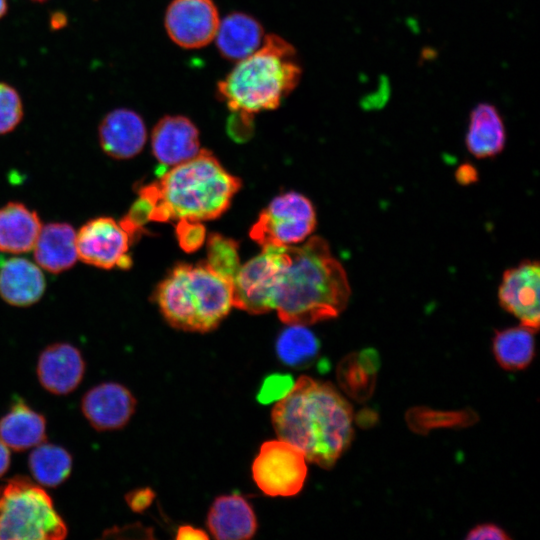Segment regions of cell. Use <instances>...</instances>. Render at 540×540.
Segmentation results:
<instances>
[{"instance_id":"cell-2","label":"cell","mask_w":540,"mask_h":540,"mask_svg":"<svg viewBox=\"0 0 540 540\" xmlns=\"http://www.w3.org/2000/svg\"><path fill=\"white\" fill-rule=\"evenodd\" d=\"M351 294L347 274L323 238L286 246L273 309L285 324L308 325L337 317Z\"/></svg>"},{"instance_id":"cell-38","label":"cell","mask_w":540,"mask_h":540,"mask_svg":"<svg viewBox=\"0 0 540 540\" xmlns=\"http://www.w3.org/2000/svg\"><path fill=\"white\" fill-rule=\"evenodd\" d=\"M8 11V1L0 0V19L3 18Z\"/></svg>"},{"instance_id":"cell-1","label":"cell","mask_w":540,"mask_h":540,"mask_svg":"<svg viewBox=\"0 0 540 540\" xmlns=\"http://www.w3.org/2000/svg\"><path fill=\"white\" fill-rule=\"evenodd\" d=\"M278 438L298 448L305 458L331 468L353 437L352 408L329 383L298 378L271 412Z\"/></svg>"},{"instance_id":"cell-10","label":"cell","mask_w":540,"mask_h":540,"mask_svg":"<svg viewBox=\"0 0 540 540\" xmlns=\"http://www.w3.org/2000/svg\"><path fill=\"white\" fill-rule=\"evenodd\" d=\"M132 239L119 222L111 217H96L87 221L76 233L78 258L84 263L111 269H127L132 265L128 255Z\"/></svg>"},{"instance_id":"cell-20","label":"cell","mask_w":540,"mask_h":540,"mask_svg":"<svg viewBox=\"0 0 540 540\" xmlns=\"http://www.w3.org/2000/svg\"><path fill=\"white\" fill-rule=\"evenodd\" d=\"M34 258L51 273L70 269L78 259L74 228L62 222L42 226L34 245Z\"/></svg>"},{"instance_id":"cell-36","label":"cell","mask_w":540,"mask_h":540,"mask_svg":"<svg viewBox=\"0 0 540 540\" xmlns=\"http://www.w3.org/2000/svg\"><path fill=\"white\" fill-rule=\"evenodd\" d=\"M10 462V449L0 438V478L8 471Z\"/></svg>"},{"instance_id":"cell-22","label":"cell","mask_w":540,"mask_h":540,"mask_svg":"<svg viewBox=\"0 0 540 540\" xmlns=\"http://www.w3.org/2000/svg\"><path fill=\"white\" fill-rule=\"evenodd\" d=\"M42 224L37 212L21 202H9L0 207V251L25 253L38 238Z\"/></svg>"},{"instance_id":"cell-5","label":"cell","mask_w":540,"mask_h":540,"mask_svg":"<svg viewBox=\"0 0 540 540\" xmlns=\"http://www.w3.org/2000/svg\"><path fill=\"white\" fill-rule=\"evenodd\" d=\"M156 301L171 326L207 332L216 328L233 307L232 281L205 262L180 264L159 284Z\"/></svg>"},{"instance_id":"cell-26","label":"cell","mask_w":540,"mask_h":540,"mask_svg":"<svg viewBox=\"0 0 540 540\" xmlns=\"http://www.w3.org/2000/svg\"><path fill=\"white\" fill-rule=\"evenodd\" d=\"M32 449L28 466L39 485L56 487L69 477L72 470V457L66 449L45 442Z\"/></svg>"},{"instance_id":"cell-14","label":"cell","mask_w":540,"mask_h":540,"mask_svg":"<svg viewBox=\"0 0 540 540\" xmlns=\"http://www.w3.org/2000/svg\"><path fill=\"white\" fill-rule=\"evenodd\" d=\"M151 147L159 163L173 167L199 153V131L189 118L167 115L154 126Z\"/></svg>"},{"instance_id":"cell-39","label":"cell","mask_w":540,"mask_h":540,"mask_svg":"<svg viewBox=\"0 0 540 540\" xmlns=\"http://www.w3.org/2000/svg\"><path fill=\"white\" fill-rule=\"evenodd\" d=\"M33 1L42 3V2H45L46 0H33Z\"/></svg>"},{"instance_id":"cell-28","label":"cell","mask_w":540,"mask_h":540,"mask_svg":"<svg viewBox=\"0 0 540 540\" xmlns=\"http://www.w3.org/2000/svg\"><path fill=\"white\" fill-rule=\"evenodd\" d=\"M212 270L233 281L241 264L238 244L220 234L210 235L207 241V261Z\"/></svg>"},{"instance_id":"cell-34","label":"cell","mask_w":540,"mask_h":540,"mask_svg":"<svg viewBox=\"0 0 540 540\" xmlns=\"http://www.w3.org/2000/svg\"><path fill=\"white\" fill-rule=\"evenodd\" d=\"M455 177L461 185H470L477 181L478 173L474 166L464 163L456 170Z\"/></svg>"},{"instance_id":"cell-19","label":"cell","mask_w":540,"mask_h":540,"mask_svg":"<svg viewBox=\"0 0 540 540\" xmlns=\"http://www.w3.org/2000/svg\"><path fill=\"white\" fill-rule=\"evenodd\" d=\"M214 39L222 57L238 62L261 46L264 30L251 15L233 12L219 22Z\"/></svg>"},{"instance_id":"cell-37","label":"cell","mask_w":540,"mask_h":540,"mask_svg":"<svg viewBox=\"0 0 540 540\" xmlns=\"http://www.w3.org/2000/svg\"><path fill=\"white\" fill-rule=\"evenodd\" d=\"M67 23V17L62 12H55L51 15L50 26L53 29H60Z\"/></svg>"},{"instance_id":"cell-29","label":"cell","mask_w":540,"mask_h":540,"mask_svg":"<svg viewBox=\"0 0 540 540\" xmlns=\"http://www.w3.org/2000/svg\"><path fill=\"white\" fill-rule=\"evenodd\" d=\"M24 115L22 99L11 85L0 82V135L13 131Z\"/></svg>"},{"instance_id":"cell-30","label":"cell","mask_w":540,"mask_h":540,"mask_svg":"<svg viewBox=\"0 0 540 540\" xmlns=\"http://www.w3.org/2000/svg\"><path fill=\"white\" fill-rule=\"evenodd\" d=\"M293 385L294 381L290 375L271 374L261 384L257 393V400L262 404L277 402L291 391Z\"/></svg>"},{"instance_id":"cell-31","label":"cell","mask_w":540,"mask_h":540,"mask_svg":"<svg viewBox=\"0 0 540 540\" xmlns=\"http://www.w3.org/2000/svg\"><path fill=\"white\" fill-rule=\"evenodd\" d=\"M176 235L180 247L186 252H194L205 241V228L199 221L179 220Z\"/></svg>"},{"instance_id":"cell-23","label":"cell","mask_w":540,"mask_h":540,"mask_svg":"<svg viewBox=\"0 0 540 540\" xmlns=\"http://www.w3.org/2000/svg\"><path fill=\"white\" fill-rule=\"evenodd\" d=\"M0 438L14 451L32 449L46 440V420L20 400L0 419Z\"/></svg>"},{"instance_id":"cell-13","label":"cell","mask_w":540,"mask_h":540,"mask_svg":"<svg viewBox=\"0 0 540 540\" xmlns=\"http://www.w3.org/2000/svg\"><path fill=\"white\" fill-rule=\"evenodd\" d=\"M136 408V399L123 385L104 382L88 390L81 400L83 415L98 431L124 427Z\"/></svg>"},{"instance_id":"cell-12","label":"cell","mask_w":540,"mask_h":540,"mask_svg":"<svg viewBox=\"0 0 540 540\" xmlns=\"http://www.w3.org/2000/svg\"><path fill=\"white\" fill-rule=\"evenodd\" d=\"M539 284L538 261L524 260L503 273L498 289L501 307L535 331L540 320Z\"/></svg>"},{"instance_id":"cell-11","label":"cell","mask_w":540,"mask_h":540,"mask_svg":"<svg viewBox=\"0 0 540 540\" xmlns=\"http://www.w3.org/2000/svg\"><path fill=\"white\" fill-rule=\"evenodd\" d=\"M170 39L185 49L208 45L219 26V15L212 0H173L165 13Z\"/></svg>"},{"instance_id":"cell-8","label":"cell","mask_w":540,"mask_h":540,"mask_svg":"<svg viewBox=\"0 0 540 540\" xmlns=\"http://www.w3.org/2000/svg\"><path fill=\"white\" fill-rule=\"evenodd\" d=\"M241 265L233 281V307L250 314L273 310L275 290L285 263L286 247L265 246Z\"/></svg>"},{"instance_id":"cell-24","label":"cell","mask_w":540,"mask_h":540,"mask_svg":"<svg viewBox=\"0 0 540 540\" xmlns=\"http://www.w3.org/2000/svg\"><path fill=\"white\" fill-rule=\"evenodd\" d=\"M379 365V355L374 349L349 354L337 368L339 385L350 397L366 400L373 392Z\"/></svg>"},{"instance_id":"cell-27","label":"cell","mask_w":540,"mask_h":540,"mask_svg":"<svg viewBox=\"0 0 540 540\" xmlns=\"http://www.w3.org/2000/svg\"><path fill=\"white\" fill-rule=\"evenodd\" d=\"M319 348L316 336L301 324H288L276 341L278 358L291 367L308 365L317 356Z\"/></svg>"},{"instance_id":"cell-33","label":"cell","mask_w":540,"mask_h":540,"mask_svg":"<svg viewBox=\"0 0 540 540\" xmlns=\"http://www.w3.org/2000/svg\"><path fill=\"white\" fill-rule=\"evenodd\" d=\"M154 498V491L148 487L135 489L125 496L131 510L138 513L145 511L151 505Z\"/></svg>"},{"instance_id":"cell-6","label":"cell","mask_w":540,"mask_h":540,"mask_svg":"<svg viewBox=\"0 0 540 540\" xmlns=\"http://www.w3.org/2000/svg\"><path fill=\"white\" fill-rule=\"evenodd\" d=\"M67 531L43 486L24 476L0 486V540H58Z\"/></svg>"},{"instance_id":"cell-21","label":"cell","mask_w":540,"mask_h":540,"mask_svg":"<svg viewBox=\"0 0 540 540\" xmlns=\"http://www.w3.org/2000/svg\"><path fill=\"white\" fill-rule=\"evenodd\" d=\"M506 138L498 109L490 103L477 104L470 113L465 136L468 151L479 159L495 157L504 149Z\"/></svg>"},{"instance_id":"cell-9","label":"cell","mask_w":540,"mask_h":540,"mask_svg":"<svg viewBox=\"0 0 540 540\" xmlns=\"http://www.w3.org/2000/svg\"><path fill=\"white\" fill-rule=\"evenodd\" d=\"M304 454L281 439L264 442L252 463L257 487L271 497H289L301 491L307 477Z\"/></svg>"},{"instance_id":"cell-3","label":"cell","mask_w":540,"mask_h":540,"mask_svg":"<svg viewBox=\"0 0 540 540\" xmlns=\"http://www.w3.org/2000/svg\"><path fill=\"white\" fill-rule=\"evenodd\" d=\"M241 187L206 149L141 186L139 197L149 207V221H206L219 217Z\"/></svg>"},{"instance_id":"cell-18","label":"cell","mask_w":540,"mask_h":540,"mask_svg":"<svg viewBox=\"0 0 540 540\" xmlns=\"http://www.w3.org/2000/svg\"><path fill=\"white\" fill-rule=\"evenodd\" d=\"M46 287L40 268L25 258H10L0 267V296L10 305L30 306L41 299Z\"/></svg>"},{"instance_id":"cell-35","label":"cell","mask_w":540,"mask_h":540,"mask_svg":"<svg viewBox=\"0 0 540 540\" xmlns=\"http://www.w3.org/2000/svg\"><path fill=\"white\" fill-rule=\"evenodd\" d=\"M176 539H209V536L201 529L190 525H183L179 527Z\"/></svg>"},{"instance_id":"cell-15","label":"cell","mask_w":540,"mask_h":540,"mask_svg":"<svg viewBox=\"0 0 540 540\" xmlns=\"http://www.w3.org/2000/svg\"><path fill=\"white\" fill-rule=\"evenodd\" d=\"M36 371L43 388L55 395H66L81 383L85 361L75 346L54 343L39 355Z\"/></svg>"},{"instance_id":"cell-25","label":"cell","mask_w":540,"mask_h":540,"mask_svg":"<svg viewBox=\"0 0 540 540\" xmlns=\"http://www.w3.org/2000/svg\"><path fill=\"white\" fill-rule=\"evenodd\" d=\"M535 330L520 325L497 331L493 338V354L499 365L510 371L525 369L535 351Z\"/></svg>"},{"instance_id":"cell-16","label":"cell","mask_w":540,"mask_h":540,"mask_svg":"<svg viewBox=\"0 0 540 540\" xmlns=\"http://www.w3.org/2000/svg\"><path fill=\"white\" fill-rule=\"evenodd\" d=\"M98 137L102 150L108 156L123 160L141 152L147 140V130L137 112L118 108L102 119Z\"/></svg>"},{"instance_id":"cell-17","label":"cell","mask_w":540,"mask_h":540,"mask_svg":"<svg viewBox=\"0 0 540 540\" xmlns=\"http://www.w3.org/2000/svg\"><path fill=\"white\" fill-rule=\"evenodd\" d=\"M207 527L219 540H245L254 536L257 520L249 502L239 494L218 496L207 514Z\"/></svg>"},{"instance_id":"cell-7","label":"cell","mask_w":540,"mask_h":540,"mask_svg":"<svg viewBox=\"0 0 540 540\" xmlns=\"http://www.w3.org/2000/svg\"><path fill=\"white\" fill-rule=\"evenodd\" d=\"M315 226L311 201L300 193L288 192L275 197L260 213L250 237L262 247L292 246L307 238Z\"/></svg>"},{"instance_id":"cell-4","label":"cell","mask_w":540,"mask_h":540,"mask_svg":"<svg viewBox=\"0 0 540 540\" xmlns=\"http://www.w3.org/2000/svg\"><path fill=\"white\" fill-rule=\"evenodd\" d=\"M301 75L293 45L270 34L255 52L238 61L218 82L216 93L233 117L252 126L255 114L280 106L297 87Z\"/></svg>"},{"instance_id":"cell-32","label":"cell","mask_w":540,"mask_h":540,"mask_svg":"<svg viewBox=\"0 0 540 540\" xmlns=\"http://www.w3.org/2000/svg\"><path fill=\"white\" fill-rule=\"evenodd\" d=\"M468 540H507L510 536L499 526L485 523L475 526L466 536Z\"/></svg>"}]
</instances>
